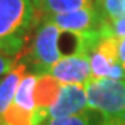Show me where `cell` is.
Instances as JSON below:
<instances>
[{"instance_id":"obj_1","label":"cell","mask_w":125,"mask_h":125,"mask_svg":"<svg viewBox=\"0 0 125 125\" xmlns=\"http://www.w3.org/2000/svg\"><path fill=\"white\" fill-rule=\"evenodd\" d=\"M39 22L32 0H0V52L10 57L20 56Z\"/></svg>"},{"instance_id":"obj_2","label":"cell","mask_w":125,"mask_h":125,"mask_svg":"<svg viewBox=\"0 0 125 125\" xmlns=\"http://www.w3.org/2000/svg\"><path fill=\"white\" fill-rule=\"evenodd\" d=\"M89 108L100 125H125V79L90 78L85 83Z\"/></svg>"},{"instance_id":"obj_3","label":"cell","mask_w":125,"mask_h":125,"mask_svg":"<svg viewBox=\"0 0 125 125\" xmlns=\"http://www.w3.org/2000/svg\"><path fill=\"white\" fill-rule=\"evenodd\" d=\"M62 33L64 31L49 20H42V22H39L27 53V61H24L27 65L31 64L35 75L47 74L54 62L65 56L60 46Z\"/></svg>"},{"instance_id":"obj_4","label":"cell","mask_w":125,"mask_h":125,"mask_svg":"<svg viewBox=\"0 0 125 125\" xmlns=\"http://www.w3.org/2000/svg\"><path fill=\"white\" fill-rule=\"evenodd\" d=\"M61 85H85L92 78L90 57L88 53L67 54L54 62L47 71Z\"/></svg>"},{"instance_id":"obj_5","label":"cell","mask_w":125,"mask_h":125,"mask_svg":"<svg viewBox=\"0 0 125 125\" xmlns=\"http://www.w3.org/2000/svg\"><path fill=\"white\" fill-rule=\"evenodd\" d=\"M45 20L52 21L61 31L76 32V33L100 31L104 22V18L97 10V7L94 6V3L93 6L86 7V9H81L65 14H58V15L45 18Z\"/></svg>"},{"instance_id":"obj_6","label":"cell","mask_w":125,"mask_h":125,"mask_svg":"<svg viewBox=\"0 0 125 125\" xmlns=\"http://www.w3.org/2000/svg\"><path fill=\"white\" fill-rule=\"evenodd\" d=\"M90 110L85 85H61L58 97L49 108V118H62Z\"/></svg>"},{"instance_id":"obj_7","label":"cell","mask_w":125,"mask_h":125,"mask_svg":"<svg viewBox=\"0 0 125 125\" xmlns=\"http://www.w3.org/2000/svg\"><path fill=\"white\" fill-rule=\"evenodd\" d=\"M40 21L45 18L76 11L93 6V0H32Z\"/></svg>"},{"instance_id":"obj_8","label":"cell","mask_w":125,"mask_h":125,"mask_svg":"<svg viewBox=\"0 0 125 125\" xmlns=\"http://www.w3.org/2000/svg\"><path fill=\"white\" fill-rule=\"evenodd\" d=\"M60 89H61V83L54 76L49 75V74L38 75L35 89H33L35 107L49 110L57 100Z\"/></svg>"},{"instance_id":"obj_9","label":"cell","mask_w":125,"mask_h":125,"mask_svg":"<svg viewBox=\"0 0 125 125\" xmlns=\"http://www.w3.org/2000/svg\"><path fill=\"white\" fill-rule=\"evenodd\" d=\"M25 72H27V64L24 61L15 62L13 70L9 74H6L3 79L0 81V117L13 103L17 88L25 75Z\"/></svg>"},{"instance_id":"obj_10","label":"cell","mask_w":125,"mask_h":125,"mask_svg":"<svg viewBox=\"0 0 125 125\" xmlns=\"http://www.w3.org/2000/svg\"><path fill=\"white\" fill-rule=\"evenodd\" d=\"M36 78L38 75L35 74H25L21 79L20 85L17 88L15 96H14L13 103L20 106L21 108L33 111L35 110V100H33V89H35Z\"/></svg>"},{"instance_id":"obj_11","label":"cell","mask_w":125,"mask_h":125,"mask_svg":"<svg viewBox=\"0 0 125 125\" xmlns=\"http://www.w3.org/2000/svg\"><path fill=\"white\" fill-rule=\"evenodd\" d=\"M0 121L6 125H35V110L29 111L11 103L0 117Z\"/></svg>"},{"instance_id":"obj_12","label":"cell","mask_w":125,"mask_h":125,"mask_svg":"<svg viewBox=\"0 0 125 125\" xmlns=\"http://www.w3.org/2000/svg\"><path fill=\"white\" fill-rule=\"evenodd\" d=\"M45 125H100V117L96 111L88 110L81 114L62 118H49Z\"/></svg>"},{"instance_id":"obj_13","label":"cell","mask_w":125,"mask_h":125,"mask_svg":"<svg viewBox=\"0 0 125 125\" xmlns=\"http://www.w3.org/2000/svg\"><path fill=\"white\" fill-rule=\"evenodd\" d=\"M94 6L104 20H113L125 15V0H96Z\"/></svg>"},{"instance_id":"obj_14","label":"cell","mask_w":125,"mask_h":125,"mask_svg":"<svg viewBox=\"0 0 125 125\" xmlns=\"http://www.w3.org/2000/svg\"><path fill=\"white\" fill-rule=\"evenodd\" d=\"M100 35L103 36H114V38H125V15L113 20H104L100 29Z\"/></svg>"},{"instance_id":"obj_15","label":"cell","mask_w":125,"mask_h":125,"mask_svg":"<svg viewBox=\"0 0 125 125\" xmlns=\"http://www.w3.org/2000/svg\"><path fill=\"white\" fill-rule=\"evenodd\" d=\"M14 65H15V60L0 52V76H4L6 74H9Z\"/></svg>"},{"instance_id":"obj_16","label":"cell","mask_w":125,"mask_h":125,"mask_svg":"<svg viewBox=\"0 0 125 125\" xmlns=\"http://www.w3.org/2000/svg\"><path fill=\"white\" fill-rule=\"evenodd\" d=\"M118 62L125 70V38L118 39Z\"/></svg>"},{"instance_id":"obj_17","label":"cell","mask_w":125,"mask_h":125,"mask_svg":"<svg viewBox=\"0 0 125 125\" xmlns=\"http://www.w3.org/2000/svg\"><path fill=\"white\" fill-rule=\"evenodd\" d=\"M93 1H96V0H93Z\"/></svg>"}]
</instances>
